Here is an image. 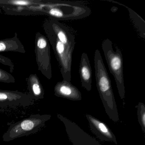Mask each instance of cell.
<instances>
[{
	"instance_id": "6da1fadb",
	"label": "cell",
	"mask_w": 145,
	"mask_h": 145,
	"mask_svg": "<svg viewBox=\"0 0 145 145\" xmlns=\"http://www.w3.org/2000/svg\"><path fill=\"white\" fill-rule=\"evenodd\" d=\"M10 15H42L57 21L78 20L89 16L91 10L78 2L47 0L45 4L27 7H16L10 10Z\"/></svg>"
},
{
	"instance_id": "7a4b0ae2",
	"label": "cell",
	"mask_w": 145,
	"mask_h": 145,
	"mask_svg": "<svg viewBox=\"0 0 145 145\" xmlns=\"http://www.w3.org/2000/svg\"><path fill=\"white\" fill-rule=\"evenodd\" d=\"M43 28L59 63L63 80L71 82L72 57L76 43L73 33L65 27L58 28L53 33L45 22Z\"/></svg>"
},
{
	"instance_id": "3957f363",
	"label": "cell",
	"mask_w": 145,
	"mask_h": 145,
	"mask_svg": "<svg viewBox=\"0 0 145 145\" xmlns=\"http://www.w3.org/2000/svg\"><path fill=\"white\" fill-rule=\"evenodd\" d=\"M94 64L97 87L105 111L111 120L118 122L119 116L111 80L98 50L95 51Z\"/></svg>"
},
{
	"instance_id": "277c9868",
	"label": "cell",
	"mask_w": 145,
	"mask_h": 145,
	"mask_svg": "<svg viewBox=\"0 0 145 145\" xmlns=\"http://www.w3.org/2000/svg\"><path fill=\"white\" fill-rule=\"evenodd\" d=\"M51 118L49 114H32L28 118L10 125L3 135L4 141L10 142L17 138L36 133L44 127Z\"/></svg>"
},
{
	"instance_id": "5b68a950",
	"label": "cell",
	"mask_w": 145,
	"mask_h": 145,
	"mask_svg": "<svg viewBox=\"0 0 145 145\" xmlns=\"http://www.w3.org/2000/svg\"><path fill=\"white\" fill-rule=\"evenodd\" d=\"M112 43L109 39L104 40L102 43V49L104 53L108 69L116 82L120 98L125 97V88L124 80L123 57L121 50L116 46V50L113 48Z\"/></svg>"
},
{
	"instance_id": "8992f818",
	"label": "cell",
	"mask_w": 145,
	"mask_h": 145,
	"mask_svg": "<svg viewBox=\"0 0 145 145\" xmlns=\"http://www.w3.org/2000/svg\"><path fill=\"white\" fill-rule=\"evenodd\" d=\"M35 52L38 69L46 78H52L50 46L47 38L40 32L35 34Z\"/></svg>"
},
{
	"instance_id": "52a82bcc",
	"label": "cell",
	"mask_w": 145,
	"mask_h": 145,
	"mask_svg": "<svg viewBox=\"0 0 145 145\" xmlns=\"http://www.w3.org/2000/svg\"><path fill=\"white\" fill-rule=\"evenodd\" d=\"M57 116L64 124L69 139L73 145H101L98 141L85 132L74 122L61 114H58Z\"/></svg>"
},
{
	"instance_id": "ba28073f",
	"label": "cell",
	"mask_w": 145,
	"mask_h": 145,
	"mask_svg": "<svg viewBox=\"0 0 145 145\" xmlns=\"http://www.w3.org/2000/svg\"><path fill=\"white\" fill-rule=\"evenodd\" d=\"M35 104L29 94L18 91L0 89V108L27 107Z\"/></svg>"
},
{
	"instance_id": "9c48e42d",
	"label": "cell",
	"mask_w": 145,
	"mask_h": 145,
	"mask_svg": "<svg viewBox=\"0 0 145 145\" xmlns=\"http://www.w3.org/2000/svg\"><path fill=\"white\" fill-rule=\"evenodd\" d=\"M91 132L102 141L112 142L118 145L116 137L111 129L105 123L92 115H86Z\"/></svg>"
},
{
	"instance_id": "30bf717a",
	"label": "cell",
	"mask_w": 145,
	"mask_h": 145,
	"mask_svg": "<svg viewBox=\"0 0 145 145\" xmlns=\"http://www.w3.org/2000/svg\"><path fill=\"white\" fill-rule=\"evenodd\" d=\"M54 93L56 96L73 101L82 100V95L78 89L65 80L57 82L54 87Z\"/></svg>"
},
{
	"instance_id": "8fae6325",
	"label": "cell",
	"mask_w": 145,
	"mask_h": 145,
	"mask_svg": "<svg viewBox=\"0 0 145 145\" xmlns=\"http://www.w3.org/2000/svg\"><path fill=\"white\" fill-rule=\"evenodd\" d=\"M79 72L82 87L88 91H90L92 84V69L88 55L86 52H83L81 55Z\"/></svg>"
},
{
	"instance_id": "7c38bea8",
	"label": "cell",
	"mask_w": 145,
	"mask_h": 145,
	"mask_svg": "<svg viewBox=\"0 0 145 145\" xmlns=\"http://www.w3.org/2000/svg\"><path fill=\"white\" fill-rule=\"evenodd\" d=\"M29 93L34 101L43 99L44 91L39 77L36 74H32L27 78Z\"/></svg>"
},
{
	"instance_id": "4fadbf2b",
	"label": "cell",
	"mask_w": 145,
	"mask_h": 145,
	"mask_svg": "<svg viewBox=\"0 0 145 145\" xmlns=\"http://www.w3.org/2000/svg\"><path fill=\"white\" fill-rule=\"evenodd\" d=\"M13 52L25 53L26 50L23 45L15 33V36L10 39L0 40V52Z\"/></svg>"
},
{
	"instance_id": "5bb4252c",
	"label": "cell",
	"mask_w": 145,
	"mask_h": 145,
	"mask_svg": "<svg viewBox=\"0 0 145 145\" xmlns=\"http://www.w3.org/2000/svg\"><path fill=\"white\" fill-rule=\"evenodd\" d=\"M47 0H0V7L3 8L27 7L45 4Z\"/></svg>"
},
{
	"instance_id": "9a60e30c",
	"label": "cell",
	"mask_w": 145,
	"mask_h": 145,
	"mask_svg": "<svg viewBox=\"0 0 145 145\" xmlns=\"http://www.w3.org/2000/svg\"><path fill=\"white\" fill-rule=\"evenodd\" d=\"M124 7L127 8L129 12L130 18L132 23L135 26L137 30L138 31L139 35L142 39H145V22L143 19L135 12L134 11L125 6Z\"/></svg>"
},
{
	"instance_id": "2e32d148",
	"label": "cell",
	"mask_w": 145,
	"mask_h": 145,
	"mask_svg": "<svg viewBox=\"0 0 145 145\" xmlns=\"http://www.w3.org/2000/svg\"><path fill=\"white\" fill-rule=\"evenodd\" d=\"M137 108V115L138 122L141 127L142 130L145 134V106L142 103L139 102L138 105L135 106Z\"/></svg>"
},
{
	"instance_id": "e0dca14e",
	"label": "cell",
	"mask_w": 145,
	"mask_h": 145,
	"mask_svg": "<svg viewBox=\"0 0 145 145\" xmlns=\"http://www.w3.org/2000/svg\"><path fill=\"white\" fill-rule=\"evenodd\" d=\"M15 78L9 73L0 69V82L5 83H14Z\"/></svg>"
},
{
	"instance_id": "ac0fdd59",
	"label": "cell",
	"mask_w": 145,
	"mask_h": 145,
	"mask_svg": "<svg viewBox=\"0 0 145 145\" xmlns=\"http://www.w3.org/2000/svg\"><path fill=\"white\" fill-rule=\"evenodd\" d=\"M0 63L4 65L9 66L10 72H13L14 70V65L10 59L0 55Z\"/></svg>"
}]
</instances>
